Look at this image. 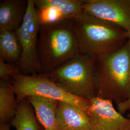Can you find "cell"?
I'll return each mask as SVG.
<instances>
[{
	"mask_svg": "<svg viewBox=\"0 0 130 130\" xmlns=\"http://www.w3.org/2000/svg\"><path fill=\"white\" fill-rule=\"evenodd\" d=\"M56 120L59 130H92L87 112L67 103L59 102Z\"/></svg>",
	"mask_w": 130,
	"mask_h": 130,
	"instance_id": "cell-9",
	"label": "cell"
},
{
	"mask_svg": "<svg viewBox=\"0 0 130 130\" xmlns=\"http://www.w3.org/2000/svg\"><path fill=\"white\" fill-rule=\"evenodd\" d=\"M28 2L6 0L0 4V30L15 31L23 21Z\"/></svg>",
	"mask_w": 130,
	"mask_h": 130,
	"instance_id": "cell-10",
	"label": "cell"
},
{
	"mask_svg": "<svg viewBox=\"0 0 130 130\" xmlns=\"http://www.w3.org/2000/svg\"><path fill=\"white\" fill-rule=\"evenodd\" d=\"M8 79L0 80V123L11 124L17 113L18 103Z\"/></svg>",
	"mask_w": 130,
	"mask_h": 130,
	"instance_id": "cell-12",
	"label": "cell"
},
{
	"mask_svg": "<svg viewBox=\"0 0 130 130\" xmlns=\"http://www.w3.org/2000/svg\"><path fill=\"white\" fill-rule=\"evenodd\" d=\"M41 24L54 23L65 19L60 13L53 8L37 9Z\"/></svg>",
	"mask_w": 130,
	"mask_h": 130,
	"instance_id": "cell-16",
	"label": "cell"
},
{
	"mask_svg": "<svg viewBox=\"0 0 130 130\" xmlns=\"http://www.w3.org/2000/svg\"><path fill=\"white\" fill-rule=\"evenodd\" d=\"M89 100L87 113L92 130H130V118L116 109L112 101L98 96Z\"/></svg>",
	"mask_w": 130,
	"mask_h": 130,
	"instance_id": "cell-7",
	"label": "cell"
},
{
	"mask_svg": "<svg viewBox=\"0 0 130 130\" xmlns=\"http://www.w3.org/2000/svg\"><path fill=\"white\" fill-rule=\"evenodd\" d=\"M11 124L0 123V130H11Z\"/></svg>",
	"mask_w": 130,
	"mask_h": 130,
	"instance_id": "cell-19",
	"label": "cell"
},
{
	"mask_svg": "<svg viewBox=\"0 0 130 130\" xmlns=\"http://www.w3.org/2000/svg\"><path fill=\"white\" fill-rule=\"evenodd\" d=\"M27 99L32 106L38 122L44 130H59L56 120L58 101L40 96H31Z\"/></svg>",
	"mask_w": 130,
	"mask_h": 130,
	"instance_id": "cell-11",
	"label": "cell"
},
{
	"mask_svg": "<svg viewBox=\"0 0 130 130\" xmlns=\"http://www.w3.org/2000/svg\"></svg>",
	"mask_w": 130,
	"mask_h": 130,
	"instance_id": "cell-20",
	"label": "cell"
},
{
	"mask_svg": "<svg viewBox=\"0 0 130 130\" xmlns=\"http://www.w3.org/2000/svg\"><path fill=\"white\" fill-rule=\"evenodd\" d=\"M21 49L15 31L0 30V58L19 66Z\"/></svg>",
	"mask_w": 130,
	"mask_h": 130,
	"instance_id": "cell-15",
	"label": "cell"
},
{
	"mask_svg": "<svg viewBox=\"0 0 130 130\" xmlns=\"http://www.w3.org/2000/svg\"><path fill=\"white\" fill-rule=\"evenodd\" d=\"M27 2L23 22L15 30L21 49L19 67L23 74L37 75L42 72L37 45L41 24L34 0Z\"/></svg>",
	"mask_w": 130,
	"mask_h": 130,
	"instance_id": "cell-6",
	"label": "cell"
},
{
	"mask_svg": "<svg viewBox=\"0 0 130 130\" xmlns=\"http://www.w3.org/2000/svg\"><path fill=\"white\" fill-rule=\"evenodd\" d=\"M16 130H43L28 99L18 104L16 115L11 123Z\"/></svg>",
	"mask_w": 130,
	"mask_h": 130,
	"instance_id": "cell-13",
	"label": "cell"
},
{
	"mask_svg": "<svg viewBox=\"0 0 130 130\" xmlns=\"http://www.w3.org/2000/svg\"><path fill=\"white\" fill-rule=\"evenodd\" d=\"M19 66L15 64L6 63L0 58V78L1 79L8 78L10 76H13L20 73Z\"/></svg>",
	"mask_w": 130,
	"mask_h": 130,
	"instance_id": "cell-17",
	"label": "cell"
},
{
	"mask_svg": "<svg viewBox=\"0 0 130 130\" xmlns=\"http://www.w3.org/2000/svg\"><path fill=\"white\" fill-rule=\"evenodd\" d=\"M10 84L15 94L18 104L29 96H40L67 103L87 112L89 99L68 93L53 81L41 75L19 73L12 76Z\"/></svg>",
	"mask_w": 130,
	"mask_h": 130,
	"instance_id": "cell-5",
	"label": "cell"
},
{
	"mask_svg": "<svg viewBox=\"0 0 130 130\" xmlns=\"http://www.w3.org/2000/svg\"><path fill=\"white\" fill-rule=\"evenodd\" d=\"M38 44L43 73L55 70L79 53L71 19L41 25Z\"/></svg>",
	"mask_w": 130,
	"mask_h": 130,
	"instance_id": "cell-3",
	"label": "cell"
},
{
	"mask_svg": "<svg viewBox=\"0 0 130 130\" xmlns=\"http://www.w3.org/2000/svg\"><path fill=\"white\" fill-rule=\"evenodd\" d=\"M95 61L93 57L79 53L55 70L41 75L68 93L90 100L96 95Z\"/></svg>",
	"mask_w": 130,
	"mask_h": 130,
	"instance_id": "cell-4",
	"label": "cell"
},
{
	"mask_svg": "<svg viewBox=\"0 0 130 130\" xmlns=\"http://www.w3.org/2000/svg\"><path fill=\"white\" fill-rule=\"evenodd\" d=\"M128 42L130 45V30L128 31ZM117 109L121 114H124L126 112L129 111L128 118H130V96L129 99L125 102L117 105Z\"/></svg>",
	"mask_w": 130,
	"mask_h": 130,
	"instance_id": "cell-18",
	"label": "cell"
},
{
	"mask_svg": "<svg viewBox=\"0 0 130 130\" xmlns=\"http://www.w3.org/2000/svg\"><path fill=\"white\" fill-rule=\"evenodd\" d=\"M36 9L53 8L58 11L65 19H72L84 12L83 1L34 0Z\"/></svg>",
	"mask_w": 130,
	"mask_h": 130,
	"instance_id": "cell-14",
	"label": "cell"
},
{
	"mask_svg": "<svg viewBox=\"0 0 130 130\" xmlns=\"http://www.w3.org/2000/svg\"><path fill=\"white\" fill-rule=\"evenodd\" d=\"M96 96L108 99L117 105L130 96V45L95 59Z\"/></svg>",
	"mask_w": 130,
	"mask_h": 130,
	"instance_id": "cell-2",
	"label": "cell"
},
{
	"mask_svg": "<svg viewBox=\"0 0 130 130\" xmlns=\"http://www.w3.org/2000/svg\"><path fill=\"white\" fill-rule=\"evenodd\" d=\"M84 12L130 30V0H84Z\"/></svg>",
	"mask_w": 130,
	"mask_h": 130,
	"instance_id": "cell-8",
	"label": "cell"
},
{
	"mask_svg": "<svg viewBox=\"0 0 130 130\" xmlns=\"http://www.w3.org/2000/svg\"><path fill=\"white\" fill-rule=\"evenodd\" d=\"M71 23L79 53L95 59L118 50L128 40L123 28L84 11Z\"/></svg>",
	"mask_w": 130,
	"mask_h": 130,
	"instance_id": "cell-1",
	"label": "cell"
}]
</instances>
